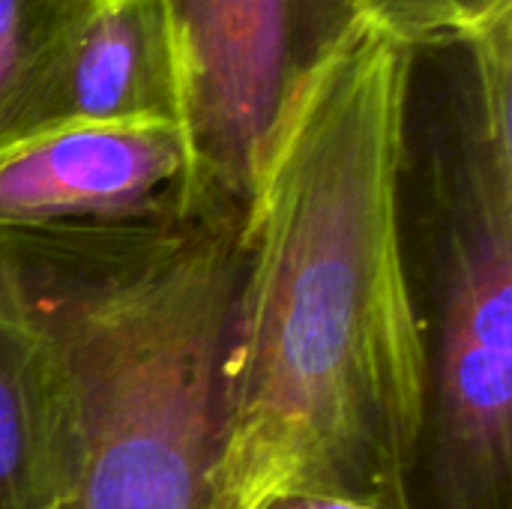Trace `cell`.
<instances>
[{
	"mask_svg": "<svg viewBox=\"0 0 512 509\" xmlns=\"http://www.w3.org/2000/svg\"><path fill=\"white\" fill-rule=\"evenodd\" d=\"M186 177L177 123L51 129L0 153V237L183 219Z\"/></svg>",
	"mask_w": 512,
	"mask_h": 509,
	"instance_id": "obj_5",
	"label": "cell"
},
{
	"mask_svg": "<svg viewBox=\"0 0 512 509\" xmlns=\"http://www.w3.org/2000/svg\"><path fill=\"white\" fill-rule=\"evenodd\" d=\"M240 231L171 219L0 237L72 378L75 465L57 509H207Z\"/></svg>",
	"mask_w": 512,
	"mask_h": 509,
	"instance_id": "obj_3",
	"label": "cell"
},
{
	"mask_svg": "<svg viewBox=\"0 0 512 509\" xmlns=\"http://www.w3.org/2000/svg\"><path fill=\"white\" fill-rule=\"evenodd\" d=\"M180 111V60L162 0H102L57 66L24 141L66 126H180Z\"/></svg>",
	"mask_w": 512,
	"mask_h": 509,
	"instance_id": "obj_7",
	"label": "cell"
},
{
	"mask_svg": "<svg viewBox=\"0 0 512 509\" xmlns=\"http://www.w3.org/2000/svg\"><path fill=\"white\" fill-rule=\"evenodd\" d=\"M512 0H369L372 18L396 39L423 36L432 30L474 24Z\"/></svg>",
	"mask_w": 512,
	"mask_h": 509,
	"instance_id": "obj_9",
	"label": "cell"
},
{
	"mask_svg": "<svg viewBox=\"0 0 512 509\" xmlns=\"http://www.w3.org/2000/svg\"><path fill=\"white\" fill-rule=\"evenodd\" d=\"M396 135L429 366L417 509H512V3L399 39Z\"/></svg>",
	"mask_w": 512,
	"mask_h": 509,
	"instance_id": "obj_2",
	"label": "cell"
},
{
	"mask_svg": "<svg viewBox=\"0 0 512 509\" xmlns=\"http://www.w3.org/2000/svg\"><path fill=\"white\" fill-rule=\"evenodd\" d=\"M264 509H372L348 498H327V495H288V498H276Z\"/></svg>",
	"mask_w": 512,
	"mask_h": 509,
	"instance_id": "obj_10",
	"label": "cell"
},
{
	"mask_svg": "<svg viewBox=\"0 0 512 509\" xmlns=\"http://www.w3.org/2000/svg\"><path fill=\"white\" fill-rule=\"evenodd\" d=\"M72 465V378L18 264L0 246V509H57Z\"/></svg>",
	"mask_w": 512,
	"mask_h": 509,
	"instance_id": "obj_6",
	"label": "cell"
},
{
	"mask_svg": "<svg viewBox=\"0 0 512 509\" xmlns=\"http://www.w3.org/2000/svg\"><path fill=\"white\" fill-rule=\"evenodd\" d=\"M189 153L183 219L246 222L264 168L321 78L378 27L369 0H162Z\"/></svg>",
	"mask_w": 512,
	"mask_h": 509,
	"instance_id": "obj_4",
	"label": "cell"
},
{
	"mask_svg": "<svg viewBox=\"0 0 512 509\" xmlns=\"http://www.w3.org/2000/svg\"><path fill=\"white\" fill-rule=\"evenodd\" d=\"M399 39L372 27L276 144L240 231L207 509H417L429 366L399 213Z\"/></svg>",
	"mask_w": 512,
	"mask_h": 509,
	"instance_id": "obj_1",
	"label": "cell"
},
{
	"mask_svg": "<svg viewBox=\"0 0 512 509\" xmlns=\"http://www.w3.org/2000/svg\"><path fill=\"white\" fill-rule=\"evenodd\" d=\"M102 0H0V153L24 141L69 45Z\"/></svg>",
	"mask_w": 512,
	"mask_h": 509,
	"instance_id": "obj_8",
	"label": "cell"
}]
</instances>
